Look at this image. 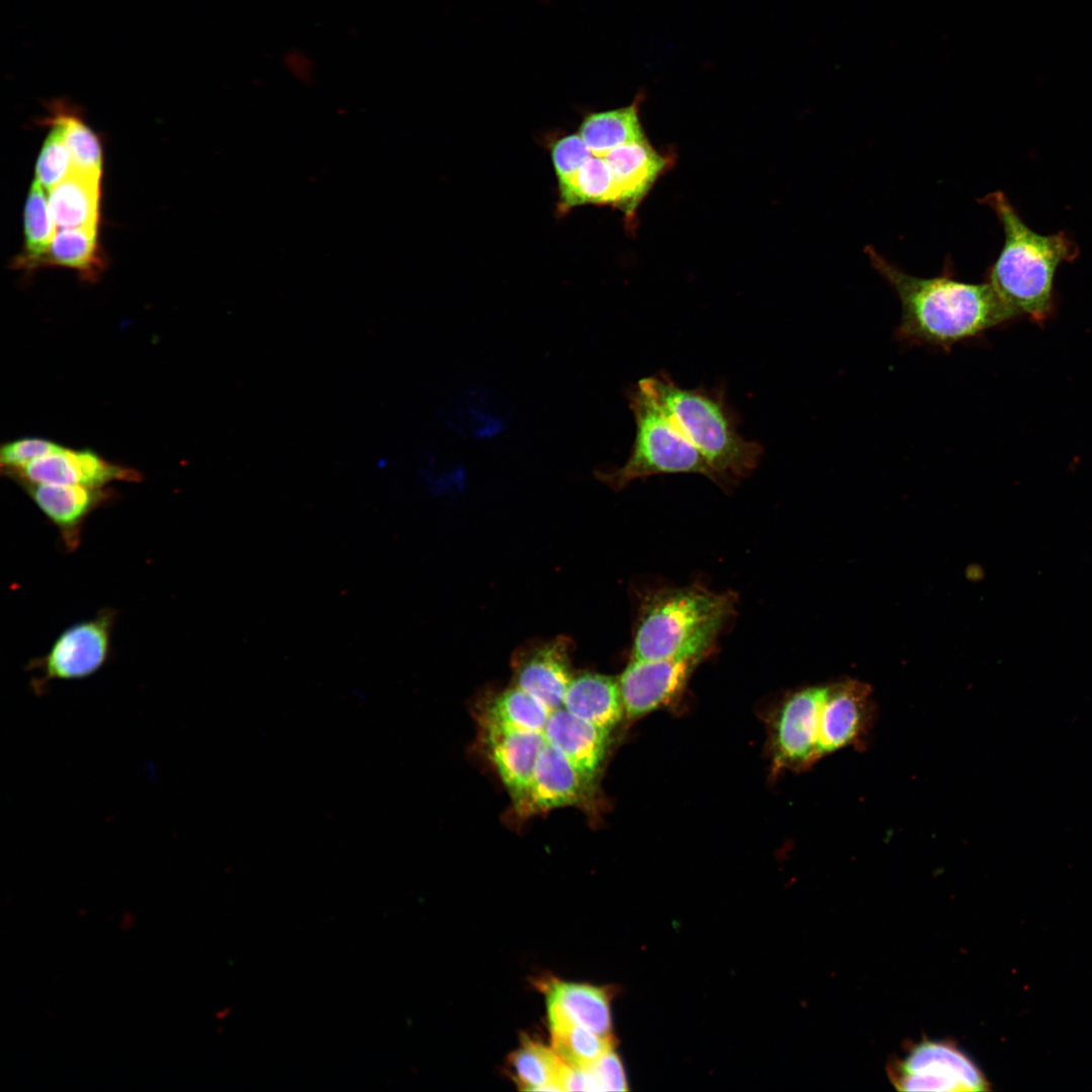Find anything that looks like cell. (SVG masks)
<instances>
[{"label": "cell", "mask_w": 1092, "mask_h": 1092, "mask_svg": "<svg viewBox=\"0 0 1092 1092\" xmlns=\"http://www.w3.org/2000/svg\"><path fill=\"white\" fill-rule=\"evenodd\" d=\"M490 758L517 805L532 781L539 755L546 745L543 732H526L483 724Z\"/></svg>", "instance_id": "9a60e30c"}, {"label": "cell", "mask_w": 1092, "mask_h": 1092, "mask_svg": "<svg viewBox=\"0 0 1092 1092\" xmlns=\"http://www.w3.org/2000/svg\"><path fill=\"white\" fill-rule=\"evenodd\" d=\"M515 1079L523 1090L563 1091L565 1063L554 1050L541 1043L525 1042L511 1058Z\"/></svg>", "instance_id": "d4e9b609"}, {"label": "cell", "mask_w": 1092, "mask_h": 1092, "mask_svg": "<svg viewBox=\"0 0 1092 1092\" xmlns=\"http://www.w3.org/2000/svg\"><path fill=\"white\" fill-rule=\"evenodd\" d=\"M24 491L57 528L66 550L74 551L81 542L89 516L112 499L105 487L85 485L20 483Z\"/></svg>", "instance_id": "5bb4252c"}, {"label": "cell", "mask_w": 1092, "mask_h": 1092, "mask_svg": "<svg viewBox=\"0 0 1092 1092\" xmlns=\"http://www.w3.org/2000/svg\"><path fill=\"white\" fill-rule=\"evenodd\" d=\"M888 1071L900 1091H986L990 1085L974 1061L947 1040L914 1043Z\"/></svg>", "instance_id": "52a82bcc"}, {"label": "cell", "mask_w": 1092, "mask_h": 1092, "mask_svg": "<svg viewBox=\"0 0 1092 1092\" xmlns=\"http://www.w3.org/2000/svg\"><path fill=\"white\" fill-rule=\"evenodd\" d=\"M618 191V207L631 214L665 168L666 160L644 138L605 156Z\"/></svg>", "instance_id": "e0dca14e"}, {"label": "cell", "mask_w": 1092, "mask_h": 1092, "mask_svg": "<svg viewBox=\"0 0 1092 1092\" xmlns=\"http://www.w3.org/2000/svg\"><path fill=\"white\" fill-rule=\"evenodd\" d=\"M550 713L542 702L514 686L493 698L482 723L518 731L543 732Z\"/></svg>", "instance_id": "cb8c5ba5"}, {"label": "cell", "mask_w": 1092, "mask_h": 1092, "mask_svg": "<svg viewBox=\"0 0 1092 1092\" xmlns=\"http://www.w3.org/2000/svg\"><path fill=\"white\" fill-rule=\"evenodd\" d=\"M100 177L71 171L48 191L57 229L98 228Z\"/></svg>", "instance_id": "ffe728a7"}, {"label": "cell", "mask_w": 1092, "mask_h": 1092, "mask_svg": "<svg viewBox=\"0 0 1092 1092\" xmlns=\"http://www.w3.org/2000/svg\"><path fill=\"white\" fill-rule=\"evenodd\" d=\"M561 204L569 208L579 204L618 205V191L605 157L593 156L564 186L559 187Z\"/></svg>", "instance_id": "4316f807"}, {"label": "cell", "mask_w": 1092, "mask_h": 1092, "mask_svg": "<svg viewBox=\"0 0 1092 1092\" xmlns=\"http://www.w3.org/2000/svg\"><path fill=\"white\" fill-rule=\"evenodd\" d=\"M594 780L578 770L558 749L546 743L532 781L516 805L522 815H532L586 802L593 795Z\"/></svg>", "instance_id": "4fadbf2b"}, {"label": "cell", "mask_w": 1092, "mask_h": 1092, "mask_svg": "<svg viewBox=\"0 0 1092 1092\" xmlns=\"http://www.w3.org/2000/svg\"><path fill=\"white\" fill-rule=\"evenodd\" d=\"M134 923V916L132 913L125 911L122 916L120 927L123 930L130 928Z\"/></svg>", "instance_id": "836d02e7"}, {"label": "cell", "mask_w": 1092, "mask_h": 1092, "mask_svg": "<svg viewBox=\"0 0 1092 1092\" xmlns=\"http://www.w3.org/2000/svg\"><path fill=\"white\" fill-rule=\"evenodd\" d=\"M549 1023L570 1022L601 1035H610L609 995L603 988L553 982L547 992Z\"/></svg>", "instance_id": "ac0fdd59"}, {"label": "cell", "mask_w": 1092, "mask_h": 1092, "mask_svg": "<svg viewBox=\"0 0 1092 1092\" xmlns=\"http://www.w3.org/2000/svg\"><path fill=\"white\" fill-rule=\"evenodd\" d=\"M7 476L20 483H48L105 487L113 481H139V471L111 463L90 450L63 446Z\"/></svg>", "instance_id": "8fae6325"}, {"label": "cell", "mask_w": 1092, "mask_h": 1092, "mask_svg": "<svg viewBox=\"0 0 1092 1092\" xmlns=\"http://www.w3.org/2000/svg\"><path fill=\"white\" fill-rule=\"evenodd\" d=\"M641 96L625 107L584 116L578 133L594 156L605 157L612 150L644 139L639 105Z\"/></svg>", "instance_id": "7402d4cb"}, {"label": "cell", "mask_w": 1092, "mask_h": 1092, "mask_svg": "<svg viewBox=\"0 0 1092 1092\" xmlns=\"http://www.w3.org/2000/svg\"><path fill=\"white\" fill-rule=\"evenodd\" d=\"M826 686L810 687L789 696L772 726V754L777 768L802 769L821 759L820 713Z\"/></svg>", "instance_id": "30bf717a"}, {"label": "cell", "mask_w": 1092, "mask_h": 1092, "mask_svg": "<svg viewBox=\"0 0 1092 1092\" xmlns=\"http://www.w3.org/2000/svg\"><path fill=\"white\" fill-rule=\"evenodd\" d=\"M636 434L626 463L613 471H598L597 477L622 489L631 481L665 473L703 474L720 479L705 457L675 427L657 402L638 385L628 392Z\"/></svg>", "instance_id": "5b68a950"}, {"label": "cell", "mask_w": 1092, "mask_h": 1092, "mask_svg": "<svg viewBox=\"0 0 1092 1092\" xmlns=\"http://www.w3.org/2000/svg\"><path fill=\"white\" fill-rule=\"evenodd\" d=\"M609 734L576 717L563 706L550 713L543 730L546 742L593 780L605 759Z\"/></svg>", "instance_id": "2e32d148"}, {"label": "cell", "mask_w": 1092, "mask_h": 1092, "mask_svg": "<svg viewBox=\"0 0 1092 1092\" xmlns=\"http://www.w3.org/2000/svg\"><path fill=\"white\" fill-rule=\"evenodd\" d=\"M877 717L872 688L857 679L826 686L820 713L821 758L867 744Z\"/></svg>", "instance_id": "ba28073f"}, {"label": "cell", "mask_w": 1092, "mask_h": 1092, "mask_svg": "<svg viewBox=\"0 0 1092 1092\" xmlns=\"http://www.w3.org/2000/svg\"><path fill=\"white\" fill-rule=\"evenodd\" d=\"M44 190L36 180L29 188L24 207V248L14 261L17 269L39 267L57 231Z\"/></svg>", "instance_id": "484cf974"}, {"label": "cell", "mask_w": 1092, "mask_h": 1092, "mask_svg": "<svg viewBox=\"0 0 1092 1092\" xmlns=\"http://www.w3.org/2000/svg\"><path fill=\"white\" fill-rule=\"evenodd\" d=\"M864 253L901 303V318L894 335L905 345L949 352L954 345L1015 315L987 281H961L949 264L939 275L924 278L904 272L873 246H867Z\"/></svg>", "instance_id": "6da1fadb"}, {"label": "cell", "mask_w": 1092, "mask_h": 1092, "mask_svg": "<svg viewBox=\"0 0 1092 1092\" xmlns=\"http://www.w3.org/2000/svg\"><path fill=\"white\" fill-rule=\"evenodd\" d=\"M706 655L692 653L659 659H631L618 678L625 718L634 720L673 701Z\"/></svg>", "instance_id": "9c48e42d"}, {"label": "cell", "mask_w": 1092, "mask_h": 1092, "mask_svg": "<svg viewBox=\"0 0 1092 1092\" xmlns=\"http://www.w3.org/2000/svg\"><path fill=\"white\" fill-rule=\"evenodd\" d=\"M114 621L113 610L103 609L63 630L47 653L28 663L36 673L32 690L39 695L55 680L83 679L99 671L111 653Z\"/></svg>", "instance_id": "8992f818"}, {"label": "cell", "mask_w": 1092, "mask_h": 1092, "mask_svg": "<svg viewBox=\"0 0 1092 1092\" xmlns=\"http://www.w3.org/2000/svg\"><path fill=\"white\" fill-rule=\"evenodd\" d=\"M675 427L705 457L721 484L749 474L762 454L759 443L744 439L725 389L684 388L665 372L639 380Z\"/></svg>", "instance_id": "3957f363"}, {"label": "cell", "mask_w": 1092, "mask_h": 1092, "mask_svg": "<svg viewBox=\"0 0 1092 1092\" xmlns=\"http://www.w3.org/2000/svg\"><path fill=\"white\" fill-rule=\"evenodd\" d=\"M980 202L995 212L1004 232L1003 247L988 268L986 281L1015 315L1043 318L1052 306L1056 269L1076 259L1077 245L1063 232L1045 236L1030 230L1001 191Z\"/></svg>", "instance_id": "7a4b0ae2"}, {"label": "cell", "mask_w": 1092, "mask_h": 1092, "mask_svg": "<svg viewBox=\"0 0 1092 1092\" xmlns=\"http://www.w3.org/2000/svg\"><path fill=\"white\" fill-rule=\"evenodd\" d=\"M562 706L576 717L608 732L625 717L619 680L596 672L573 675Z\"/></svg>", "instance_id": "d6986e66"}, {"label": "cell", "mask_w": 1092, "mask_h": 1092, "mask_svg": "<svg viewBox=\"0 0 1092 1092\" xmlns=\"http://www.w3.org/2000/svg\"><path fill=\"white\" fill-rule=\"evenodd\" d=\"M61 445L41 438H21L4 444L0 450L2 470L8 474L33 460L60 448Z\"/></svg>", "instance_id": "4dcf8cb0"}, {"label": "cell", "mask_w": 1092, "mask_h": 1092, "mask_svg": "<svg viewBox=\"0 0 1092 1092\" xmlns=\"http://www.w3.org/2000/svg\"><path fill=\"white\" fill-rule=\"evenodd\" d=\"M98 228L57 229L39 267L70 268L86 281H96L105 268Z\"/></svg>", "instance_id": "44dd1931"}, {"label": "cell", "mask_w": 1092, "mask_h": 1092, "mask_svg": "<svg viewBox=\"0 0 1092 1092\" xmlns=\"http://www.w3.org/2000/svg\"><path fill=\"white\" fill-rule=\"evenodd\" d=\"M48 111L58 117L64 126L65 142L72 160V171L101 178L103 166L101 144L95 132L82 119L80 111L64 99L50 102Z\"/></svg>", "instance_id": "603a6c76"}, {"label": "cell", "mask_w": 1092, "mask_h": 1092, "mask_svg": "<svg viewBox=\"0 0 1092 1092\" xmlns=\"http://www.w3.org/2000/svg\"><path fill=\"white\" fill-rule=\"evenodd\" d=\"M558 186L567 184L594 156L579 133L558 140L551 150Z\"/></svg>", "instance_id": "f546056e"}, {"label": "cell", "mask_w": 1092, "mask_h": 1092, "mask_svg": "<svg viewBox=\"0 0 1092 1092\" xmlns=\"http://www.w3.org/2000/svg\"><path fill=\"white\" fill-rule=\"evenodd\" d=\"M284 65L289 73L300 81L310 80L313 62L300 51H290L284 56Z\"/></svg>", "instance_id": "d6a6232c"}, {"label": "cell", "mask_w": 1092, "mask_h": 1092, "mask_svg": "<svg viewBox=\"0 0 1092 1092\" xmlns=\"http://www.w3.org/2000/svg\"><path fill=\"white\" fill-rule=\"evenodd\" d=\"M571 641L558 636L517 650L513 656L514 686L542 702L551 712L562 707L573 676L570 668Z\"/></svg>", "instance_id": "7c38bea8"}, {"label": "cell", "mask_w": 1092, "mask_h": 1092, "mask_svg": "<svg viewBox=\"0 0 1092 1092\" xmlns=\"http://www.w3.org/2000/svg\"><path fill=\"white\" fill-rule=\"evenodd\" d=\"M46 121L51 130L36 161L35 180L49 191L73 170V166L62 122L51 113Z\"/></svg>", "instance_id": "f1b7e54d"}, {"label": "cell", "mask_w": 1092, "mask_h": 1092, "mask_svg": "<svg viewBox=\"0 0 1092 1092\" xmlns=\"http://www.w3.org/2000/svg\"><path fill=\"white\" fill-rule=\"evenodd\" d=\"M587 1069L596 1081L598 1091L628 1090L622 1063L613 1050L605 1054Z\"/></svg>", "instance_id": "1f68e13d"}, {"label": "cell", "mask_w": 1092, "mask_h": 1092, "mask_svg": "<svg viewBox=\"0 0 1092 1092\" xmlns=\"http://www.w3.org/2000/svg\"><path fill=\"white\" fill-rule=\"evenodd\" d=\"M734 598L698 586L660 590L641 606L632 659L709 654Z\"/></svg>", "instance_id": "277c9868"}, {"label": "cell", "mask_w": 1092, "mask_h": 1092, "mask_svg": "<svg viewBox=\"0 0 1092 1092\" xmlns=\"http://www.w3.org/2000/svg\"><path fill=\"white\" fill-rule=\"evenodd\" d=\"M553 1050L568 1066L586 1069L613 1050L611 1035H601L570 1023H551Z\"/></svg>", "instance_id": "83f0119b"}]
</instances>
